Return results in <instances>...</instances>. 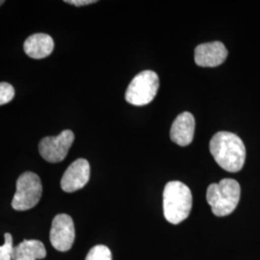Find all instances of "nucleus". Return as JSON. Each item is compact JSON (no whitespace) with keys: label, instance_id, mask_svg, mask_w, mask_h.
Here are the masks:
<instances>
[{"label":"nucleus","instance_id":"4468645a","mask_svg":"<svg viewBox=\"0 0 260 260\" xmlns=\"http://www.w3.org/2000/svg\"><path fill=\"white\" fill-rule=\"evenodd\" d=\"M5 243L0 246V260H13V237L10 233H5Z\"/></svg>","mask_w":260,"mask_h":260},{"label":"nucleus","instance_id":"423d86ee","mask_svg":"<svg viewBox=\"0 0 260 260\" xmlns=\"http://www.w3.org/2000/svg\"><path fill=\"white\" fill-rule=\"evenodd\" d=\"M75 141L72 130H64L57 136H49L41 140L39 151L42 157L49 163H58L65 159Z\"/></svg>","mask_w":260,"mask_h":260},{"label":"nucleus","instance_id":"39448f33","mask_svg":"<svg viewBox=\"0 0 260 260\" xmlns=\"http://www.w3.org/2000/svg\"><path fill=\"white\" fill-rule=\"evenodd\" d=\"M43 186L40 177L26 172L17 181V192L12 201V207L17 211H25L37 205L42 197Z\"/></svg>","mask_w":260,"mask_h":260},{"label":"nucleus","instance_id":"dca6fc26","mask_svg":"<svg viewBox=\"0 0 260 260\" xmlns=\"http://www.w3.org/2000/svg\"><path fill=\"white\" fill-rule=\"evenodd\" d=\"M66 3L75 5L76 7H81V6H86V5H90L95 3V0H66Z\"/></svg>","mask_w":260,"mask_h":260},{"label":"nucleus","instance_id":"9d476101","mask_svg":"<svg viewBox=\"0 0 260 260\" xmlns=\"http://www.w3.org/2000/svg\"><path fill=\"white\" fill-rule=\"evenodd\" d=\"M195 134V118L190 112L179 114L173 122L170 137L178 146L186 147L192 143Z\"/></svg>","mask_w":260,"mask_h":260},{"label":"nucleus","instance_id":"f8f14e48","mask_svg":"<svg viewBox=\"0 0 260 260\" xmlns=\"http://www.w3.org/2000/svg\"><path fill=\"white\" fill-rule=\"evenodd\" d=\"M46 256V248L39 240H24L13 250V260L43 259Z\"/></svg>","mask_w":260,"mask_h":260},{"label":"nucleus","instance_id":"f3484780","mask_svg":"<svg viewBox=\"0 0 260 260\" xmlns=\"http://www.w3.org/2000/svg\"><path fill=\"white\" fill-rule=\"evenodd\" d=\"M3 3H4V0H0V6H1Z\"/></svg>","mask_w":260,"mask_h":260},{"label":"nucleus","instance_id":"f03ea898","mask_svg":"<svg viewBox=\"0 0 260 260\" xmlns=\"http://www.w3.org/2000/svg\"><path fill=\"white\" fill-rule=\"evenodd\" d=\"M193 197L188 186L180 181L168 182L163 192V210L169 223L177 224L189 216Z\"/></svg>","mask_w":260,"mask_h":260},{"label":"nucleus","instance_id":"2eb2a0df","mask_svg":"<svg viewBox=\"0 0 260 260\" xmlns=\"http://www.w3.org/2000/svg\"><path fill=\"white\" fill-rule=\"evenodd\" d=\"M15 96V89L7 82L0 83V106L9 103Z\"/></svg>","mask_w":260,"mask_h":260},{"label":"nucleus","instance_id":"0eeeda50","mask_svg":"<svg viewBox=\"0 0 260 260\" xmlns=\"http://www.w3.org/2000/svg\"><path fill=\"white\" fill-rule=\"evenodd\" d=\"M50 243L57 251H69L75 242V223L71 216L58 214L52 221L50 230Z\"/></svg>","mask_w":260,"mask_h":260},{"label":"nucleus","instance_id":"9b49d317","mask_svg":"<svg viewBox=\"0 0 260 260\" xmlns=\"http://www.w3.org/2000/svg\"><path fill=\"white\" fill-rule=\"evenodd\" d=\"M23 48L30 58L43 59L52 53L54 49V42L49 35L37 33L26 39Z\"/></svg>","mask_w":260,"mask_h":260},{"label":"nucleus","instance_id":"ddd939ff","mask_svg":"<svg viewBox=\"0 0 260 260\" xmlns=\"http://www.w3.org/2000/svg\"><path fill=\"white\" fill-rule=\"evenodd\" d=\"M85 260H112L111 251L104 245H98L90 250Z\"/></svg>","mask_w":260,"mask_h":260},{"label":"nucleus","instance_id":"20e7f679","mask_svg":"<svg viewBox=\"0 0 260 260\" xmlns=\"http://www.w3.org/2000/svg\"><path fill=\"white\" fill-rule=\"evenodd\" d=\"M159 89V77L152 71H144L130 82L125 92L127 103L135 106H144L151 103Z\"/></svg>","mask_w":260,"mask_h":260},{"label":"nucleus","instance_id":"f257e3e1","mask_svg":"<svg viewBox=\"0 0 260 260\" xmlns=\"http://www.w3.org/2000/svg\"><path fill=\"white\" fill-rule=\"evenodd\" d=\"M209 149L216 163L226 172L237 173L245 164V145L234 133L228 131L216 133L209 143Z\"/></svg>","mask_w":260,"mask_h":260},{"label":"nucleus","instance_id":"7ed1b4c3","mask_svg":"<svg viewBox=\"0 0 260 260\" xmlns=\"http://www.w3.org/2000/svg\"><path fill=\"white\" fill-rule=\"evenodd\" d=\"M240 196L239 183L232 178H224L219 183L208 186L206 201L215 216L224 217L235 210L240 201Z\"/></svg>","mask_w":260,"mask_h":260},{"label":"nucleus","instance_id":"6e6552de","mask_svg":"<svg viewBox=\"0 0 260 260\" xmlns=\"http://www.w3.org/2000/svg\"><path fill=\"white\" fill-rule=\"evenodd\" d=\"M90 164L86 159L79 158L75 160L66 170L61 179V188L67 193L82 189L90 179Z\"/></svg>","mask_w":260,"mask_h":260},{"label":"nucleus","instance_id":"1a4fd4ad","mask_svg":"<svg viewBox=\"0 0 260 260\" xmlns=\"http://www.w3.org/2000/svg\"><path fill=\"white\" fill-rule=\"evenodd\" d=\"M228 57V50L221 42L202 44L196 47V64L204 68L222 65Z\"/></svg>","mask_w":260,"mask_h":260}]
</instances>
